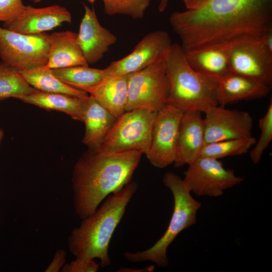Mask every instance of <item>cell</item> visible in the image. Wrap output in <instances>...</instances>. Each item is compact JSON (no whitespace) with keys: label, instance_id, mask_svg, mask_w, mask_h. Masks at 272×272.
I'll return each instance as SVG.
<instances>
[{"label":"cell","instance_id":"cell-2","mask_svg":"<svg viewBox=\"0 0 272 272\" xmlns=\"http://www.w3.org/2000/svg\"><path fill=\"white\" fill-rule=\"evenodd\" d=\"M143 153L131 151L104 153L88 150L74 166L72 178L73 207L81 220L110 194L131 181Z\"/></svg>","mask_w":272,"mask_h":272},{"label":"cell","instance_id":"cell-5","mask_svg":"<svg viewBox=\"0 0 272 272\" xmlns=\"http://www.w3.org/2000/svg\"><path fill=\"white\" fill-rule=\"evenodd\" d=\"M163 182L172 192L174 208L168 226L162 236L151 247L135 252H125V258L131 262L150 261L158 266L169 265L168 247L182 231L194 225L201 203L193 197L183 179L173 172H166Z\"/></svg>","mask_w":272,"mask_h":272},{"label":"cell","instance_id":"cell-29","mask_svg":"<svg viewBox=\"0 0 272 272\" xmlns=\"http://www.w3.org/2000/svg\"><path fill=\"white\" fill-rule=\"evenodd\" d=\"M99 263L94 259L76 257L69 263H65L61 272H96L99 270Z\"/></svg>","mask_w":272,"mask_h":272},{"label":"cell","instance_id":"cell-30","mask_svg":"<svg viewBox=\"0 0 272 272\" xmlns=\"http://www.w3.org/2000/svg\"><path fill=\"white\" fill-rule=\"evenodd\" d=\"M26 6L22 0H0V22H6L19 15Z\"/></svg>","mask_w":272,"mask_h":272},{"label":"cell","instance_id":"cell-10","mask_svg":"<svg viewBox=\"0 0 272 272\" xmlns=\"http://www.w3.org/2000/svg\"><path fill=\"white\" fill-rule=\"evenodd\" d=\"M183 179L191 192L204 196L218 197L226 189L243 181L233 170L226 169L219 159L199 157L188 165Z\"/></svg>","mask_w":272,"mask_h":272},{"label":"cell","instance_id":"cell-16","mask_svg":"<svg viewBox=\"0 0 272 272\" xmlns=\"http://www.w3.org/2000/svg\"><path fill=\"white\" fill-rule=\"evenodd\" d=\"M231 41H221L184 51L186 60L192 68L218 81L231 72Z\"/></svg>","mask_w":272,"mask_h":272},{"label":"cell","instance_id":"cell-36","mask_svg":"<svg viewBox=\"0 0 272 272\" xmlns=\"http://www.w3.org/2000/svg\"><path fill=\"white\" fill-rule=\"evenodd\" d=\"M34 3H38L42 0H30ZM91 4H93L96 0H87Z\"/></svg>","mask_w":272,"mask_h":272},{"label":"cell","instance_id":"cell-20","mask_svg":"<svg viewBox=\"0 0 272 272\" xmlns=\"http://www.w3.org/2000/svg\"><path fill=\"white\" fill-rule=\"evenodd\" d=\"M77 33L66 30L49 35L48 61L50 69L88 65L77 39Z\"/></svg>","mask_w":272,"mask_h":272},{"label":"cell","instance_id":"cell-26","mask_svg":"<svg viewBox=\"0 0 272 272\" xmlns=\"http://www.w3.org/2000/svg\"><path fill=\"white\" fill-rule=\"evenodd\" d=\"M256 139L251 136L224 140L204 145L199 157L219 159L247 153L254 146Z\"/></svg>","mask_w":272,"mask_h":272},{"label":"cell","instance_id":"cell-1","mask_svg":"<svg viewBox=\"0 0 272 272\" xmlns=\"http://www.w3.org/2000/svg\"><path fill=\"white\" fill-rule=\"evenodd\" d=\"M184 50L272 30V0H208L169 18Z\"/></svg>","mask_w":272,"mask_h":272},{"label":"cell","instance_id":"cell-35","mask_svg":"<svg viewBox=\"0 0 272 272\" xmlns=\"http://www.w3.org/2000/svg\"><path fill=\"white\" fill-rule=\"evenodd\" d=\"M4 132L2 128L0 127V147L4 138Z\"/></svg>","mask_w":272,"mask_h":272},{"label":"cell","instance_id":"cell-11","mask_svg":"<svg viewBox=\"0 0 272 272\" xmlns=\"http://www.w3.org/2000/svg\"><path fill=\"white\" fill-rule=\"evenodd\" d=\"M260 36H242L231 40L230 70L271 86L272 53L264 47Z\"/></svg>","mask_w":272,"mask_h":272},{"label":"cell","instance_id":"cell-4","mask_svg":"<svg viewBox=\"0 0 272 272\" xmlns=\"http://www.w3.org/2000/svg\"><path fill=\"white\" fill-rule=\"evenodd\" d=\"M165 64L169 84L167 102L183 111L203 113L219 105L218 81L192 68L180 45L172 44Z\"/></svg>","mask_w":272,"mask_h":272},{"label":"cell","instance_id":"cell-31","mask_svg":"<svg viewBox=\"0 0 272 272\" xmlns=\"http://www.w3.org/2000/svg\"><path fill=\"white\" fill-rule=\"evenodd\" d=\"M66 260V254L64 249H59L55 252L53 258L45 269V272L61 271Z\"/></svg>","mask_w":272,"mask_h":272},{"label":"cell","instance_id":"cell-12","mask_svg":"<svg viewBox=\"0 0 272 272\" xmlns=\"http://www.w3.org/2000/svg\"><path fill=\"white\" fill-rule=\"evenodd\" d=\"M171 40L164 30L147 34L133 51L123 58L112 62L104 69L106 76H123L143 70L165 61L170 51Z\"/></svg>","mask_w":272,"mask_h":272},{"label":"cell","instance_id":"cell-3","mask_svg":"<svg viewBox=\"0 0 272 272\" xmlns=\"http://www.w3.org/2000/svg\"><path fill=\"white\" fill-rule=\"evenodd\" d=\"M138 186L135 182H129L108 195L93 212L82 220L68 237V247L72 255L75 257L97 258L102 267L110 264V240Z\"/></svg>","mask_w":272,"mask_h":272},{"label":"cell","instance_id":"cell-13","mask_svg":"<svg viewBox=\"0 0 272 272\" xmlns=\"http://www.w3.org/2000/svg\"><path fill=\"white\" fill-rule=\"evenodd\" d=\"M204 145L252 136L253 119L246 111L217 105L205 113Z\"/></svg>","mask_w":272,"mask_h":272},{"label":"cell","instance_id":"cell-21","mask_svg":"<svg viewBox=\"0 0 272 272\" xmlns=\"http://www.w3.org/2000/svg\"><path fill=\"white\" fill-rule=\"evenodd\" d=\"M89 94L116 118L125 110L128 95V76H107Z\"/></svg>","mask_w":272,"mask_h":272},{"label":"cell","instance_id":"cell-6","mask_svg":"<svg viewBox=\"0 0 272 272\" xmlns=\"http://www.w3.org/2000/svg\"><path fill=\"white\" fill-rule=\"evenodd\" d=\"M156 113L146 108L125 111L117 118L97 150L104 153L137 151L146 154L151 143Z\"/></svg>","mask_w":272,"mask_h":272},{"label":"cell","instance_id":"cell-18","mask_svg":"<svg viewBox=\"0 0 272 272\" xmlns=\"http://www.w3.org/2000/svg\"><path fill=\"white\" fill-rule=\"evenodd\" d=\"M271 86L252 78L230 72L218 80L217 98L219 105L225 106L242 100L266 96Z\"/></svg>","mask_w":272,"mask_h":272},{"label":"cell","instance_id":"cell-8","mask_svg":"<svg viewBox=\"0 0 272 272\" xmlns=\"http://www.w3.org/2000/svg\"><path fill=\"white\" fill-rule=\"evenodd\" d=\"M125 110L146 108L158 111L167 102L169 84L165 61L127 75Z\"/></svg>","mask_w":272,"mask_h":272},{"label":"cell","instance_id":"cell-25","mask_svg":"<svg viewBox=\"0 0 272 272\" xmlns=\"http://www.w3.org/2000/svg\"><path fill=\"white\" fill-rule=\"evenodd\" d=\"M37 91L19 70L0 61V101L10 97L20 99Z\"/></svg>","mask_w":272,"mask_h":272},{"label":"cell","instance_id":"cell-24","mask_svg":"<svg viewBox=\"0 0 272 272\" xmlns=\"http://www.w3.org/2000/svg\"><path fill=\"white\" fill-rule=\"evenodd\" d=\"M51 71L62 82L88 94L107 76L104 69L92 68L88 65L51 69Z\"/></svg>","mask_w":272,"mask_h":272},{"label":"cell","instance_id":"cell-34","mask_svg":"<svg viewBox=\"0 0 272 272\" xmlns=\"http://www.w3.org/2000/svg\"><path fill=\"white\" fill-rule=\"evenodd\" d=\"M169 0H160L159 5V10L160 12H164L168 4Z\"/></svg>","mask_w":272,"mask_h":272},{"label":"cell","instance_id":"cell-37","mask_svg":"<svg viewBox=\"0 0 272 272\" xmlns=\"http://www.w3.org/2000/svg\"><path fill=\"white\" fill-rule=\"evenodd\" d=\"M0 195H1V192H0Z\"/></svg>","mask_w":272,"mask_h":272},{"label":"cell","instance_id":"cell-27","mask_svg":"<svg viewBox=\"0 0 272 272\" xmlns=\"http://www.w3.org/2000/svg\"><path fill=\"white\" fill-rule=\"evenodd\" d=\"M108 15H124L134 19H142L151 0H102Z\"/></svg>","mask_w":272,"mask_h":272},{"label":"cell","instance_id":"cell-23","mask_svg":"<svg viewBox=\"0 0 272 272\" xmlns=\"http://www.w3.org/2000/svg\"><path fill=\"white\" fill-rule=\"evenodd\" d=\"M20 71L29 84L39 91L62 93L79 97L89 95L84 91L74 88L62 82L53 75L51 69L45 66Z\"/></svg>","mask_w":272,"mask_h":272},{"label":"cell","instance_id":"cell-9","mask_svg":"<svg viewBox=\"0 0 272 272\" xmlns=\"http://www.w3.org/2000/svg\"><path fill=\"white\" fill-rule=\"evenodd\" d=\"M183 112L169 102L156 111L150 145L145 154L154 167L163 169L174 163L180 122Z\"/></svg>","mask_w":272,"mask_h":272},{"label":"cell","instance_id":"cell-22","mask_svg":"<svg viewBox=\"0 0 272 272\" xmlns=\"http://www.w3.org/2000/svg\"><path fill=\"white\" fill-rule=\"evenodd\" d=\"M85 97H79L65 94L43 92L38 90L33 93L23 96L19 99L25 103L47 110L63 112L74 119L82 121V108Z\"/></svg>","mask_w":272,"mask_h":272},{"label":"cell","instance_id":"cell-17","mask_svg":"<svg viewBox=\"0 0 272 272\" xmlns=\"http://www.w3.org/2000/svg\"><path fill=\"white\" fill-rule=\"evenodd\" d=\"M200 111L188 110L182 115L174 165L176 167L189 165L200 156L204 146V122Z\"/></svg>","mask_w":272,"mask_h":272},{"label":"cell","instance_id":"cell-15","mask_svg":"<svg viewBox=\"0 0 272 272\" xmlns=\"http://www.w3.org/2000/svg\"><path fill=\"white\" fill-rule=\"evenodd\" d=\"M85 13L77 33L78 43L88 64L99 61L110 47L117 41V37L99 22L95 11L83 4Z\"/></svg>","mask_w":272,"mask_h":272},{"label":"cell","instance_id":"cell-28","mask_svg":"<svg viewBox=\"0 0 272 272\" xmlns=\"http://www.w3.org/2000/svg\"><path fill=\"white\" fill-rule=\"evenodd\" d=\"M259 127L261 130L260 137L250 152V157L254 164L259 162L263 152L272 140L271 98L265 114L259 120Z\"/></svg>","mask_w":272,"mask_h":272},{"label":"cell","instance_id":"cell-32","mask_svg":"<svg viewBox=\"0 0 272 272\" xmlns=\"http://www.w3.org/2000/svg\"><path fill=\"white\" fill-rule=\"evenodd\" d=\"M186 9H193L202 5L208 0H182Z\"/></svg>","mask_w":272,"mask_h":272},{"label":"cell","instance_id":"cell-14","mask_svg":"<svg viewBox=\"0 0 272 272\" xmlns=\"http://www.w3.org/2000/svg\"><path fill=\"white\" fill-rule=\"evenodd\" d=\"M72 15L64 7L54 5L43 8L26 6L16 17L4 22L3 27L23 34H37L51 30L62 23L72 22Z\"/></svg>","mask_w":272,"mask_h":272},{"label":"cell","instance_id":"cell-19","mask_svg":"<svg viewBox=\"0 0 272 272\" xmlns=\"http://www.w3.org/2000/svg\"><path fill=\"white\" fill-rule=\"evenodd\" d=\"M116 119L91 95L84 97L82 121L85 125V132L83 143L89 150L99 149Z\"/></svg>","mask_w":272,"mask_h":272},{"label":"cell","instance_id":"cell-33","mask_svg":"<svg viewBox=\"0 0 272 272\" xmlns=\"http://www.w3.org/2000/svg\"><path fill=\"white\" fill-rule=\"evenodd\" d=\"M154 269V265H150L148 267H146L143 268L141 269H132L130 268H125V267H121L120 268L119 270H117V271H120V272H133V271H138V272H142V271H153Z\"/></svg>","mask_w":272,"mask_h":272},{"label":"cell","instance_id":"cell-7","mask_svg":"<svg viewBox=\"0 0 272 272\" xmlns=\"http://www.w3.org/2000/svg\"><path fill=\"white\" fill-rule=\"evenodd\" d=\"M49 34H23L0 27V59L19 71L45 66Z\"/></svg>","mask_w":272,"mask_h":272}]
</instances>
